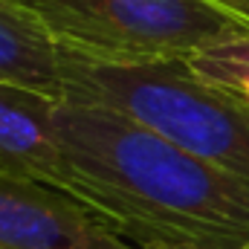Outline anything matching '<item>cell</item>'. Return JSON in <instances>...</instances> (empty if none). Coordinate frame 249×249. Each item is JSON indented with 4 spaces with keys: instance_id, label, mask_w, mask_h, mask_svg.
Instances as JSON below:
<instances>
[{
    "instance_id": "6da1fadb",
    "label": "cell",
    "mask_w": 249,
    "mask_h": 249,
    "mask_svg": "<svg viewBox=\"0 0 249 249\" xmlns=\"http://www.w3.org/2000/svg\"><path fill=\"white\" fill-rule=\"evenodd\" d=\"M64 191L136 249H247L249 183L110 107L55 116Z\"/></svg>"
},
{
    "instance_id": "7a4b0ae2",
    "label": "cell",
    "mask_w": 249,
    "mask_h": 249,
    "mask_svg": "<svg viewBox=\"0 0 249 249\" xmlns=\"http://www.w3.org/2000/svg\"><path fill=\"white\" fill-rule=\"evenodd\" d=\"M61 99L124 113L249 183V113L203 84L188 58L105 61L61 50Z\"/></svg>"
},
{
    "instance_id": "3957f363",
    "label": "cell",
    "mask_w": 249,
    "mask_h": 249,
    "mask_svg": "<svg viewBox=\"0 0 249 249\" xmlns=\"http://www.w3.org/2000/svg\"><path fill=\"white\" fill-rule=\"evenodd\" d=\"M53 41L105 61H162L249 35L209 0H20Z\"/></svg>"
},
{
    "instance_id": "277c9868",
    "label": "cell",
    "mask_w": 249,
    "mask_h": 249,
    "mask_svg": "<svg viewBox=\"0 0 249 249\" xmlns=\"http://www.w3.org/2000/svg\"><path fill=\"white\" fill-rule=\"evenodd\" d=\"M0 249H136L55 186L0 174Z\"/></svg>"
},
{
    "instance_id": "5b68a950",
    "label": "cell",
    "mask_w": 249,
    "mask_h": 249,
    "mask_svg": "<svg viewBox=\"0 0 249 249\" xmlns=\"http://www.w3.org/2000/svg\"><path fill=\"white\" fill-rule=\"evenodd\" d=\"M58 107V96L0 81V174L64 191V157L55 130Z\"/></svg>"
},
{
    "instance_id": "8992f818",
    "label": "cell",
    "mask_w": 249,
    "mask_h": 249,
    "mask_svg": "<svg viewBox=\"0 0 249 249\" xmlns=\"http://www.w3.org/2000/svg\"><path fill=\"white\" fill-rule=\"evenodd\" d=\"M0 81L61 99V47L20 0H0Z\"/></svg>"
},
{
    "instance_id": "52a82bcc",
    "label": "cell",
    "mask_w": 249,
    "mask_h": 249,
    "mask_svg": "<svg viewBox=\"0 0 249 249\" xmlns=\"http://www.w3.org/2000/svg\"><path fill=\"white\" fill-rule=\"evenodd\" d=\"M191 72L249 113V35L212 44L188 58Z\"/></svg>"
},
{
    "instance_id": "ba28073f",
    "label": "cell",
    "mask_w": 249,
    "mask_h": 249,
    "mask_svg": "<svg viewBox=\"0 0 249 249\" xmlns=\"http://www.w3.org/2000/svg\"><path fill=\"white\" fill-rule=\"evenodd\" d=\"M209 3L223 9V12H229V15H235L241 23L249 26V0H209Z\"/></svg>"
},
{
    "instance_id": "9c48e42d",
    "label": "cell",
    "mask_w": 249,
    "mask_h": 249,
    "mask_svg": "<svg viewBox=\"0 0 249 249\" xmlns=\"http://www.w3.org/2000/svg\"><path fill=\"white\" fill-rule=\"evenodd\" d=\"M247 249H249V247H247Z\"/></svg>"
}]
</instances>
